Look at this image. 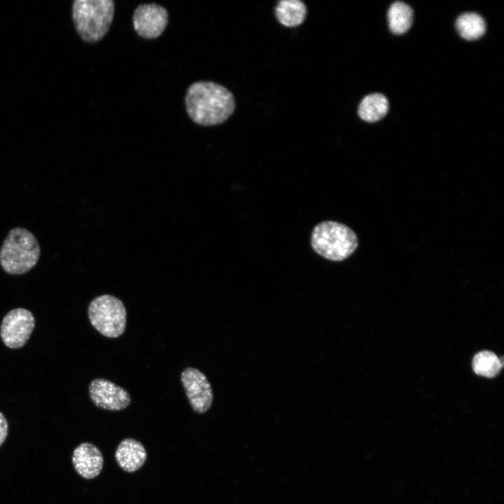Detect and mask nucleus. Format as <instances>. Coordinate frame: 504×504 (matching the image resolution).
<instances>
[{
	"label": "nucleus",
	"instance_id": "obj_1",
	"mask_svg": "<svg viewBox=\"0 0 504 504\" xmlns=\"http://www.w3.org/2000/svg\"><path fill=\"white\" fill-rule=\"evenodd\" d=\"M185 104L191 120L202 126H214L226 121L235 108L232 93L212 81H197L188 88Z\"/></svg>",
	"mask_w": 504,
	"mask_h": 504
},
{
	"label": "nucleus",
	"instance_id": "obj_12",
	"mask_svg": "<svg viewBox=\"0 0 504 504\" xmlns=\"http://www.w3.org/2000/svg\"><path fill=\"white\" fill-rule=\"evenodd\" d=\"M275 15L281 24L289 27H296L305 20L307 7L300 0L279 1L275 8Z\"/></svg>",
	"mask_w": 504,
	"mask_h": 504
},
{
	"label": "nucleus",
	"instance_id": "obj_11",
	"mask_svg": "<svg viewBox=\"0 0 504 504\" xmlns=\"http://www.w3.org/2000/svg\"><path fill=\"white\" fill-rule=\"evenodd\" d=\"M115 458L122 470L127 472H134L145 463L147 453L139 441L134 438H125L118 445Z\"/></svg>",
	"mask_w": 504,
	"mask_h": 504
},
{
	"label": "nucleus",
	"instance_id": "obj_4",
	"mask_svg": "<svg viewBox=\"0 0 504 504\" xmlns=\"http://www.w3.org/2000/svg\"><path fill=\"white\" fill-rule=\"evenodd\" d=\"M314 251L332 261H342L357 248L358 239L356 233L344 224L327 220L317 224L311 236Z\"/></svg>",
	"mask_w": 504,
	"mask_h": 504
},
{
	"label": "nucleus",
	"instance_id": "obj_17",
	"mask_svg": "<svg viewBox=\"0 0 504 504\" xmlns=\"http://www.w3.org/2000/svg\"><path fill=\"white\" fill-rule=\"evenodd\" d=\"M8 433V424L4 415L0 412V447L6 440Z\"/></svg>",
	"mask_w": 504,
	"mask_h": 504
},
{
	"label": "nucleus",
	"instance_id": "obj_10",
	"mask_svg": "<svg viewBox=\"0 0 504 504\" xmlns=\"http://www.w3.org/2000/svg\"><path fill=\"white\" fill-rule=\"evenodd\" d=\"M76 472L86 479L95 478L104 465V457L99 448L90 442H83L77 446L71 458Z\"/></svg>",
	"mask_w": 504,
	"mask_h": 504
},
{
	"label": "nucleus",
	"instance_id": "obj_3",
	"mask_svg": "<svg viewBox=\"0 0 504 504\" xmlns=\"http://www.w3.org/2000/svg\"><path fill=\"white\" fill-rule=\"evenodd\" d=\"M40 257V246L28 230L15 227L10 230L0 249V265L9 274H22L30 271Z\"/></svg>",
	"mask_w": 504,
	"mask_h": 504
},
{
	"label": "nucleus",
	"instance_id": "obj_6",
	"mask_svg": "<svg viewBox=\"0 0 504 504\" xmlns=\"http://www.w3.org/2000/svg\"><path fill=\"white\" fill-rule=\"evenodd\" d=\"M34 326L35 319L32 313L24 308H16L4 317L0 336L6 346L19 349L26 344Z\"/></svg>",
	"mask_w": 504,
	"mask_h": 504
},
{
	"label": "nucleus",
	"instance_id": "obj_5",
	"mask_svg": "<svg viewBox=\"0 0 504 504\" xmlns=\"http://www.w3.org/2000/svg\"><path fill=\"white\" fill-rule=\"evenodd\" d=\"M88 314L92 326L103 336L117 338L125 330L127 312L123 302L111 295L94 298L89 304Z\"/></svg>",
	"mask_w": 504,
	"mask_h": 504
},
{
	"label": "nucleus",
	"instance_id": "obj_7",
	"mask_svg": "<svg viewBox=\"0 0 504 504\" xmlns=\"http://www.w3.org/2000/svg\"><path fill=\"white\" fill-rule=\"evenodd\" d=\"M181 381L192 409L199 414L207 412L214 395L205 374L197 368L188 367L182 371Z\"/></svg>",
	"mask_w": 504,
	"mask_h": 504
},
{
	"label": "nucleus",
	"instance_id": "obj_9",
	"mask_svg": "<svg viewBox=\"0 0 504 504\" xmlns=\"http://www.w3.org/2000/svg\"><path fill=\"white\" fill-rule=\"evenodd\" d=\"M89 395L95 406L108 411L125 410L131 402L127 390L104 378H96L90 382Z\"/></svg>",
	"mask_w": 504,
	"mask_h": 504
},
{
	"label": "nucleus",
	"instance_id": "obj_8",
	"mask_svg": "<svg viewBox=\"0 0 504 504\" xmlns=\"http://www.w3.org/2000/svg\"><path fill=\"white\" fill-rule=\"evenodd\" d=\"M167 9L156 4H144L136 7L132 17L133 27L138 35L144 38L159 37L168 23Z\"/></svg>",
	"mask_w": 504,
	"mask_h": 504
},
{
	"label": "nucleus",
	"instance_id": "obj_13",
	"mask_svg": "<svg viewBox=\"0 0 504 504\" xmlns=\"http://www.w3.org/2000/svg\"><path fill=\"white\" fill-rule=\"evenodd\" d=\"M388 102L386 97L379 93L365 96L359 104L358 113L361 119L367 122H376L386 114Z\"/></svg>",
	"mask_w": 504,
	"mask_h": 504
},
{
	"label": "nucleus",
	"instance_id": "obj_14",
	"mask_svg": "<svg viewBox=\"0 0 504 504\" xmlns=\"http://www.w3.org/2000/svg\"><path fill=\"white\" fill-rule=\"evenodd\" d=\"M388 24L391 31L396 34L406 32L412 25L413 11L410 6L396 1L391 4L388 11Z\"/></svg>",
	"mask_w": 504,
	"mask_h": 504
},
{
	"label": "nucleus",
	"instance_id": "obj_15",
	"mask_svg": "<svg viewBox=\"0 0 504 504\" xmlns=\"http://www.w3.org/2000/svg\"><path fill=\"white\" fill-rule=\"evenodd\" d=\"M456 27L463 38L471 41L478 39L484 34L486 24L479 15L465 13L457 18Z\"/></svg>",
	"mask_w": 504,
	"mask_h": 504
},
{
	"label": "nucleus",
	"instance_id": "obj_2",
	"mask_svg": "<svg viewBox=\"0 0 504 504\" xmlns=\"http://www.w3.org/2000/svg\"><path fill=\"white\" fill-rule=\"evenodd\" d=\"M71 8L76 30L85 42L96 43L108 31L115 13L113 1L76 0Z\"/></svg>",
	"mask_w": 504,
	"mask_h": 504
},
{
	"label": "nucleus",
	"instance_id": "obj_16",
	"mask_svg": "<svg viewBox=\"0 0 504 504\" xmlns=\"http://www.w3.org/2000/svg\"><path fill=\"white\" fill-rule=\"evenodd\" d=\"M503 365V358H498L494 353L489 351L477 353L472 360V368L475 372L489 378L496 376Z\"/></svg>",
	"mask_w": 504,
	"mask_h": 504
}]
</instances>
